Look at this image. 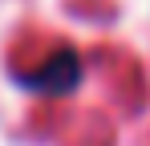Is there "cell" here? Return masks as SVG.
Returning a JSON list of instances; mask_svg holds the SVG:
<instances>
[{
    "instance_id": "cell-1",
    "label": "cell",
    "mask_w": 150,
    "mask_h": 146,
    "mask_svg": "<svg viewBox=\"0 0 150 146\" xmlns=\"http://www.w3.org/2000/svg\"><path fill=\"white\" fill-rule=\"evenodd\" d=\"M77 77H81V61H77L73 49H57L49 61H41L37 69L25 73V85L37 89V94H65L73 89Z\"/></svg>"
}]
</instances>
